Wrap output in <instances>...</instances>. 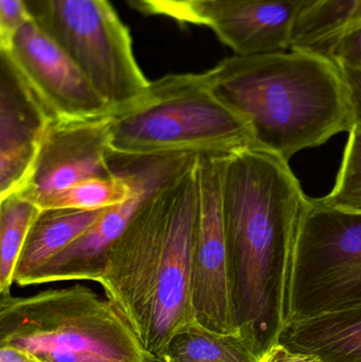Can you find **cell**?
<instances>
[{
    "mask_svg": "<svg viewBox=\"0 0 361 362\" xmlns=\"http://www.w3.org/2000/svg\"><path fill=\"white\" fill-rule=\"evenodd\" d=\"M52 116L4 49L0 48V198L31 175Z\"/></svg>",
    "mask_w": 361,
    "mask_h": 362,
    "instance_id": "8fae6325",
    "label": "cell"
},
{
    "mask_svg": "<svg viewBox=\"0 0 361 362\" xmlns=\"http://www.w3.org/2000/svg\"><path fill=\"white\" fill-rule=\"evenodd\" d=\"M108 209V208H107ZM107 209L95 211H42L34 221L16 265L14 283L23 286L38 268L65 250L93 226Z\"/></svg>",
    "mask_w": 361,
    "mask_h": 362,
    "instance_id": "5bb4252c",
    "label": "cell"
},
{
    "mask_svg": "<svg viewBox=\"0 0 361 362\" xmlns=\"http://www.w3.org/2000/svg\"><path fill=\"white\" fill-rule=\"evenodd\" d=\"M146 14L163 15L180 23L201 25L199 11L212 0H131Z\"/></svg>",
    "mask_w": 361,
    "mask_h": 362,
    "instance_id": "d6986e66",
    "label": "cell"
},
{
    "mask_svg": "<svg viewBox=\"0 0 361 362\" xmlns=\"http://www.w3.org/2000/svg\"><path fill=\"white\" fill-rule=\"evenodd\" d=\"M326 208L361 214V133L352 129L336 185L329 195L315 199Z\"/></svg>",
    "mask_w": 361,
    "mask_h": 362,
    "instance_id": "ac0fdd59",
    "label": "cell"
},
{
    "mask_svg": "<svg viewBox=\"0 0 361 362\" xmlns=\"http://www.w3.org/2000/svg\"><path fill=\"white\" fill-rule=\"evenodd\" d=\"M0 362H42L28 351L14 346H0Z\"/></svg>",
    "mask_w": 361,
    "mask_h": 362,
    "instance_id": "cb8c5ba5",
    "label": "cell"
},
{
    "mask_svg": "<svg viewBox=\"0 0 361 362\" xmlns=\"http://www.w3.org/2000/svg\"><path fill=\"white\" fill-rule=\"evenodd\" d=\"M339 67L349 95L351 129H357L361 133V69L345 66Z\"/></svg>",
    "mask_w": 361,
    "mask_h": 362,
    "instance_id": "7402d4cb",
    "label": "cell"
},
{
    "mask_svg": "<svg viewBox=\"0 0 361 362\" xmlns=\"http://www.w3.org/2000/svg\"><path fill=\"white\" fill-rule=\"evenodd\" d=\"M241 336L209 331L191 321L174 333L160 362H258Z\"/></svg>",
    "mask_w": 361,
    "mask_h": 362,
    "instance_id": "9a60e30c",
    "label": "cell"
},
{
    "mask_svg": "<svg viewBox=\"0 0 361 362\" xmlns=\"http://www.w3.org/2000/svg\"><path fill=\"white\" fill-rule=\"evenodd\" d=\"M218 99L247 122L262 150L290 161L351 129L341 67L309 49L227 57L206 71Z\"/></svg>",
    "mask_w": 361,
    "mask_h": 362,
    "instance_id": "3957f363",
    "label": "cell"
},
{
    "mask_svg": "<svg viewBox=\"0 0 361 362\" xmlns=\"http://www.w3.org/2000/svg\"><path fill=\"white\" fill-rule=\"evenodd\" d=\"M4 49L44 102L53 119H87L112 115L71 55L33 19L19 28Z\"/></svg>",
    "mask_w": 361,
    "mask_h": 362,
    "instance_id": "ba28073f",
    "label": "cell"
},
{
    "mask_svg": "<svg viewBox=\"0 0 361 362\" xmlns=\"http://www.w3.org/2000/svg\"><path fill=\"white\" fill-rule=\"evenodd\" d=\"M301 2H302V0H301Z\"/></svg>",
    "mask_w": 361,
    "mask_h": 362,
    "instance_id": "484cf974",
    "label": "cell"
},
{
    "mask_svg": "<svg viewBox=\"0 0 361 362\" xmlns=\"http://www.w3.org/2000/svg\"><path fill=\"white\" fill-rule=\"evenodd\" d=\"M262 150L247 122L212 89L207 74H167L112 114L110 152L122 157L232 155Z\"/></svg>",
    "mask_w": 361,
    "mask_h": 362,
    "instance_id": "277c9868",
    "label": "cell"
},
{
    "mask_svg": "<svg viewBox=\"0 0 361 362\" xmlns=\"http://www.w3.org/2000/svg\"><path fill=\"white\" fill-rule=\"evenodd\" d=\"M197 212V156H193L142 202L110 248L99 282L108 301L158 362L174 333L194 321Z\"/></svg>",
    "mask_w": 361,
    "mask_h": 362,
    "instance_id": "7a4b0ae2",
    "label": "cell"
},
{
    "mask_svg": "<svg viewBox=\"0 0 361 362\" xmlns=\"http://www.w3.org/2000/svg\"><path fill=\"white\" fill-rule=\"evenodd\" d=\"M112 116L51 120L31 175L18 191L38 204L81 181L116 175L110 160Z\"/></svg>",
    "mask_w": 361,
    "mask_h": 362,
    "instance_id": "30bf717a",
    "label": "cell"
},
{
    "mask_svg": "<svg viewBox=\"0 0 361 362\" xmlns=\"http://www.w3.org/2000/svg\"><path fill=\"white\" fill-rule=\"evenodd\" d=\"M194 155L182 156L129 157L136 177L133 197L108 208L101 217L65 250L34 272L23 286L61 282H100L110 248L123 233L148 194L179 171Z\"/></svg>",
    "mask_w": 361,
    "mask_h": 362,
    "instance_id": "9c48e42d",
    "label": "cell"
},
{
    "mask_svg": "<svg viewBox=\"0 0 361 362\" xmlns=\"http://www.w3.org/2000/svg\"><path fill=\"white\" fill-rule=\"evenodd\" d=\"M32 19L44 25L47 17V0H25Z\"/></svg>",
    "mask_w": 361,
    "mask_h": 362,
    "instance_id": "d4e9b609",
    "label": "cell"
},
{
    "mask_svg": "<svg viewBox=\"0 0 361 362\" xmlns=\"http://www.w3.org/2000/svg\"><path fill=\"white\" fill-rule=\"evenodd\" d=\"M301 0H212L199 11L209 28L237 55L292 48Z\"/></svg>",
    "mask_w": 361,
    "mask_h": 362,
    "instance_id": "7c38bea8",
    "label": "cell"
},
{
    "mask_svg": "<svg viewBox=\"0 0 361 362\" xmlns=\"http://www.w3.org/2000/svg\"><path fill=\"white\" fill-rule=\"evenodd\" d=\"M276 341L328 362H361V303L295 321Z\"/></svg>",
    "mask_w": 361,
    "mask_h": 362,
    "instance_id": "4fadbf2b",
    "label": "cell"
},
{
    "mask_svg": "<svg viewBox=\"0 0 361 362\" xmlns=\"http://www.w3.org/2000/svg\"><path fill=\"white\" fill-rule=\"evenodd\" d=\"M42 27L71 55L114 112L150 84L138 65L129 28L108 0H47Z\"/></svg>",
    "mask_w": 361,
    "mask_h": 362,
    "instance_id": "8992f818",
    "label": "cell"
},
{
    "mask_svg": "<svg viewBox=\"0 0 361 362\" xmlns=\"http://www.w3.org/2000/svg\"><path fill=\"white\" fill-rule=\"evenodd\" d=\"M42 211L19 191L0 198V296L11 293L23 245Z\"/></svg>",
    "mask_w": 361,
    "mask_h": 362,
    "instance_id": "e0dca14e",
    "label": "cell"
},
{
    "mask_svg": "<svg viewBox=\"0 0 361 362\" xmlns=\"http://www.w3.org/2000/svg\"><path fill=\"white\" fill-rule=\"evenodd\" d=\"M309 198L288 161L264 150L227 158L223 216L233 305L242 337L260 355L277 337Z\"/></svg>",
    "mask_w": 361,
    "mask_h": 362,
    "instance_id": "6da1fadb",
    "label": "cell"
},
{
    "mask_svg": "<svg viewBox=\"0 0 361 362\" xmlns=\"http://www.w3.org/2000/svg\"><path fill=\"white\" fill-rule=\"evenodd\" d=\"M30 19L25 0H0V47L6 46L15 32Z\"/></svg>",
    "mask_w": 361,
    "mask_h": 362,
    "instance_id": "44dd1931",
    "label": "cell"
},
{
    "mask_svg": "<svg viewBox=\"0 0 361 362\" xmlns=\"http://www.w3.org/2000/svg\"><path fill=\"white\" fill-rule=\"evenodd\" d=\"M313 51L326 55L337 65L361 69V25Z\"/></svg>",
    "mask_w": 361,
    "mask_h": 362,
    "instance_id": "ffe728a7",
    "label": "cell"
},
{
    "mask_svg": "<svg viewBox=\"0 0 361 362\" xmlns=\"http://www.w3.org/2000/svg\"><path fill=\"white\" fill-rule=\"evenodd\" d=\"M42 362H158L107 299L82 285L0 296V346Z\"/></svg>",
    "mask_w": 361,
    "mask_h": 362,
    "instance_id": "5b68a950",
    "label": "cell"
},
{
    "mask_svg": "<svg viewBox=\"0 0 361 362\" xmlns=\"http://www.w3.org/2000/svg\"><path fill=\"white\" fill-rule=\"evenodd\" d=\"M229 156H197L199 212L192 255V313L194 321L209 331L242 337L231 293L223 216V176Z\"/></svg>",
    "mask_w": 361,
    "mask_h": 362,
    "instance_id": "52a82bcc",
    "label": "cell"
},
{
    "mask_svg": "<svg viewBox=\"0 0 361 362\" xmlns=\"http://www.w3.org/2000/svg\"><path fill=\"white\" fill-rule=\"evenodd\" d=\"M361 25V0H302L292 47L316 50Z\"/></svg>",
    "mask_w": 361,
    "mask_h": 362,
    "instance_id": "2e32d148",
    "label": "cell"
},
{
    "mask_svg": "<svg viewBox=\"0 0 361 362\" xmlns=\"http://www.w3.org/2000/svg\"><path fill=\"white\" fill-rule=\"evenodd\" d=\"M258 362H328L313 353L292 350L279 341L269 344L258 357Z\"/></svg>",
    "mask_w": 361,
    "mask_h": 362,
    "instance_id": "603a6c76",
    "label": "cell"
}]
</instances>
